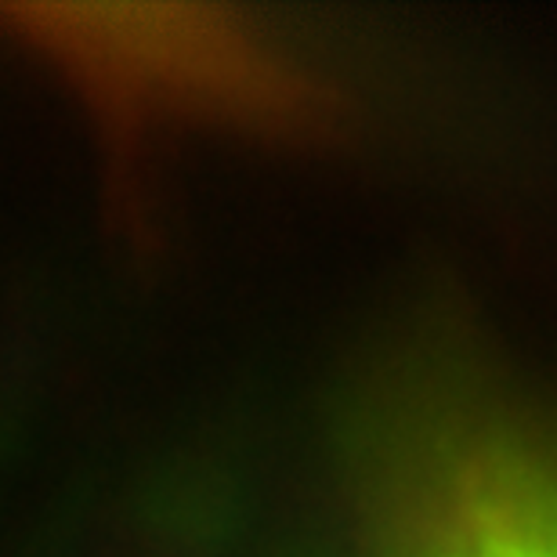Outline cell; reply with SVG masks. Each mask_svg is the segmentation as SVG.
Listing matches in <instances>:
<instances>
[{"label":"cell","mask_w":557,"mask_h":557,"mask_svg":"<svg viewBox=\"0 0 557 557\" xmlns=\"http://www.w3.org/2000/svg\"><path fill=\"white\" fill-rule=\"evenodd\" d=\"M0 22L51 54L106 120L297 124L308 84L278 44L218 4H4Z\"/></svg>","instance_id":"6da1fadb"},{"label":"cell","mask_w":557,"mask_h":557,"mask_svg":"<svg viewBox=\"0 0 557 557\" xmlns=\"http://www.w3.org/2000/svg\"><path fill=\"white\" fill-rule=\"evenodd\" d=\"M387 557H557V471L504 434L445 445L398 507Z\"/></svg>","instance_id":"7a4b0ae2"}]
</instances>
